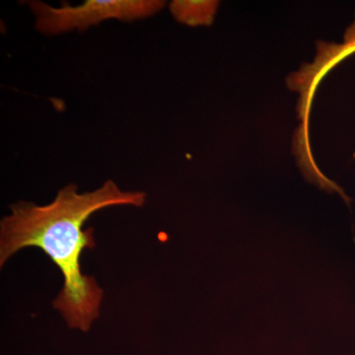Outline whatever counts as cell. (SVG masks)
<instances>
[{"mask_svg": "<svg viewBox=\"0 0 355 355\" xmlns=\"http://www.w3.org/2000/svg\"><path fill=\"white\" fill-rule=\"evenodd\" d=\"M146 198L142 191H123L108 180L101 188L85 193L69 184L44 207L15 203L11 205L10 216L1 221L0 265L24 248L41 249L64 277L53 307L62 313L70 329L88 331L99 317L103 291L94 277L81 272V254L95 248L94 230H83L84 224L98 210L112 205L142 207Z\"/></svg>", "mask_w": 355, "mask_h": 355, "instance_id": "obj_1", "label": "cell"}, {"mask_svg": "<svg viewBox=\"0 0 355 355\" xmlns=\"http://www.w3.org/2000/svg\"><path fill=\"white\" fill-rule=\"evenodd\" d=\"M161 0H87L80 6L60 8L41 1L30 2L36 16V29L46 35L85 30L103 21H135L150 17L164 6Z\"/></svg>", "mask_w": 355, "mask_h": 355, "instance_id": "obj_2", "label": "cell"}, {"mask_svg": "<svg viewBox=\"0 0 355 355\" xmlns=\"http://www.w3.org/2000/svg\"><path fill=\"white\" fill-rule=\"evenodd\" d=\"M318 51L316 62L303 67L298 73L299 83L308 90H314L329 69L350 53H355V21L345 32L343 44H322Z\"/></svg>", "mask_w": 355, "mask_h": 355, "instance_id": "obj_3", "label": "cell"}, {"mask_svg": "<svg viewBox=\"0 0 355 355\" xmlns=\"http://www.w3.org/2000/svg\"><path fill=\"white\" fill-rule=\"evenodd\" d=\"M217 8L216 1H173L170 10L179 22L191 26L209 25Z\"/></svg>", "mask_w": 355, "mask_h": 355, "instance_id": "obj_4", "label": "cell"}]
</instances>
